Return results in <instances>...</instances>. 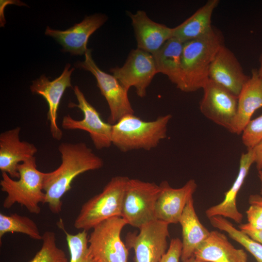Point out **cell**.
<instances>
[{
    "label": "cell",
    "mask_w": 262,
    "mask_h": 262,
    "mask_svg": "<svg viewBox=\"0 0 262 262\" xmlns=\"http://www.w3.org/2000/svg\"><path fill=\"white\" fill-rule=\"evenodd\" d=\"M219 3L218 0H209L191 16L173 28V37L184 43L199 37L210 31L212 16Z\"/></svg>",
    "instance_id": "24"
},
{
    "label": "cell",
    "mask_w": 262,
    "mask_h": 262,
    "mask_svg": "<svg viewBox=\"0 0 262 262\" xmlns=\"http://www.w3.org/2000/svg\"><path fill=\"white\" fill-rule=\"evenodd\" d=\"M201 113L207 118L229 131L235 118L238 98L209 79L202 88Z\"/></svg>",
    "instance_id": "12"
},
{
    "label": "cell",
    "mask_w": 262,
    "mask_h": 262,
    "mask_svg": "<svg viewBox=\"0 0 262 262\" xmlns=\"http://www.w3.org/2000/svg\"><path fill=\"white\" fill-rule=\"evenodd\" d=\"M17 168L19 174L17 180L1 173V191L7 194L3 207L8 209L18 203L30 213L39 214V204H45L46 197L43 190L45 172L38 169L35 157L19 164Z\"/></svg>",
    "instance_id": "4"
},
{
    "label": "cell",
    "mask_w": 262,
    "mask_h": 262,
    "mask_svg": "<svg viewBox=\"0 0 262 262\" xmlns=\"http://www.w3.org/2000/svg\"><path fill=\"white\" fill-rule=\"evenodd\" d=\"M253 164L254 157L252 149H247L246 152L241 154L237 176L231 187L225 193L224 199L220 203L210 207L205 211L206 215L209 219L213 216H220L230 218L237 223L242 222L243 215L237 207V196Z\"/></svg>",
    "instance_id": "20"
},
{
    "label": "cell",
    "mask_w": 262,
    "mask_h": 262,
    "mask_svg": "<svg viewBox=\"0 0 262 262\" xmlns=\"http://www.w3.org/2000/svg\"><path fill=\"white\" fill-rule=\"evenodd\" d=\"M194 256L202 262H247L246 253L235 248L225 234L216 230L210 231Z\"/></svg>",
    "instance_id": "21"
},
{
    "label": "cell",
    "mask_w": 262,
    "mask_h": 262,
    "mask_svg": "<svg viewBox=\"0 0 262 262\" xmlns=\"http://www.w3.org/2000/svg\"><path fill=\"white\" fill-rule=\"evenodd\" d=\"M224 42L221 31L213 26L204 35L184 43L179 90L189 93L202 88L209 79L211 65Z\"/></svg>",
    "instance_id": "2"
},
{
    "label": "cell",
    "mask_w": 262,
    "mask_h": 262,
    "mask_svg": "<svg viewBox=\"0 0 262 262\" xmlns=\"http://www.w3.org/2000/svg\"><path fill=\"white\" fill-rule=\"evenodd\" d=\"M61 164L54 170L45 173L43 190L47 204L52 213L59 214L62 208L63 196L72 188L75 178L85 172L103 166L102 159L84 142L62 143L58 147Z\"/></svg>",
    "instance_id": "1"
},
{
    "label": "cell",
    "mask_w": 262,
    "mask_h": 262,
    "mask_svg": "<svg viewBox=\"0 0 262 262\" xmlns=\"http://www.w3.org/2000/svg\"><path fill=\"white\" fill-rule=\"evenodd\" d=\"M92 50L88 49L83 62L75 64L76 67L89 71L95 77L97 86L105 98L110 110L108 122L116 123L122 117L134 114L128 97V91L113 75L101 70L94 62Z\"/></svg>",
    "instance_id": "8"
},
{
    "label": "cell",
    "mask_w": 262,
    "mask_h": 262,
    "mask_svg": "<svg viewBox=\"0 0 262 262\" xmlns=\"http://www.w3.org/2000/svg\"><path fill=\"white\" fill-rule=\"evenodd\" d=\"M252 149L254 154V164L259 170L262 164V140Z\"/></svg>",
    "instance_id": "33"
},
{
    "label": "cell",
    "mask_w": 262,
    "mask_h": 262,
    "mask_svg": "<svg viewBox=\"0 0 262 262\" xmlns=\"http://www.w3.org/2000/svg\"><path fill=\"white\" fill-rule=\"evenodd\" d=\"M262 108V78L253 69L238 97L236 114L229 131L241 134L254 113Z\"/></svg>",
    "instance_id": "19"
},
{
    "label": "cell",
    "mask_w": 262,
    "mask_h": 262,
    "mask_svg": "<svg viewBox=\"0 0 262 262\" xmlns=\"http://www.w3.org/2000/svg\"><path fill=\"white\" fill-rule=\"evenodd\" d=\"M182 229V251L183 262L194 256L199 246L208 237L210 231L201 224L196 215L193 197L187 203L179 220Z\"/></svg>",
    "instance_id": "22"
},
{
    "label": "cell",
    "mask_w": 262,
    "mask_h": 262,
    "mask_svg": "<svg viewBox=\"0 0 262 262\" xmlns=\"http://www.w3.org/2000/svg\"><path fill=\"white\" fill-rule=\"evenodd\" d=\"M250 204H256L262 206V196L260 195H251L248 198Z\"/></svg>",
    "instance_id": "34"
},
{
    "label": "cell",
    "mask_w": 262,
    "mask_h": 262,
    "mask_svg": "<svg viewBox=\"0 0 262 262\" xmlns=\"http://www.w3.org/2000/svg\"><path fill=\"white\" fill-rule=\"evenodd\" d=\"M259 67L257 69L259 76L262 78V51L259 57Z\"/></svg>",
    "instance_id": "35"
},
{
    "label": "cell",
    "mask_w": 262,
    "mask_h": 262,
    "mask_svg": "<svg viewBox=\"0 0 262 262\" xmlns=\"http://www.w3.org/2000/svg\"><path fill=\"white\" fill-rule=\"evenodd\" d=\"M127 13L131 21L137 48L153 54L173 37V28L153 21L144 11Z\"/></svg>",
    "instance_id": "18"
},
{
    "label": "cell",
    "mask_w": 262,
    "mask_h": 262,
    "mask_svg": "<svg viewBox=\"0 0 262 262\" xmlns=\"http://www.w3.org/2000/svg\"><path fill=\"white\" fill-rule=\"evenodd\" d=\"M182 262H202L196 259L194 256H193L191 258Z\"/></svg>",
    "instance_id": "37"
},
{
    "label": "cell",
    "mask_w": 262,
    "mask_h": 262,
    "mask_svg": "<svg viewBox=\"0 0 262 262\" xmlns=\"http://www.w3.org/2000/svg\"><path fill=\"white\" fill-rule=\"evenodd\" d=\"M126 225L122 217L116 216L93 229L88 237L89 249L97 262H128L129 249L120 237Z\"/></svg>",
    "instance_id": "7"
},
{
    "label": "cell",
    "mask_w": 262,
    "mask_h": 262,
    "mask_svg": "<svg viewBox=\"0 0 262 262\" xmlns=\"http://www.w3.org/2000/svg\"><path fill=\"white\" fill-rule=\"evenodd\" d=\"M57 225L66 235L70 254L69 262H97L89 249L87 231L82 230L76 234H70L65 229L61 218L58 222Z\"/></svg>",
    "instance_id": "27"
},
{
    "label": "cell",
    "mask_w": 262,
    "mask_h": 262,
    "mask_svg": "<svg viewBox=\"0 0 262 262\" xmlns=\"http://www.w3.org/2000/svg\"><path fill=\"white\" fill-rule=\"evenodd\" d=\"M171 118L172 115L167 114L152 121H145L134 114L125 115L112 125V145L123 152L150 150L166 138Z\"/></svg>",
    "instance_id": "3"
},
{
    "label": "cell",
    "mask_w": 262,
    "mask_h": 262,
    "mask_svg": "<svg viewBox=\"0 0 262 262\" xmlns=\"http://www.w3.org/2000/svg\"><path fill=\"white\" fill-rule=\"evenodd\" d=\"M160 191L155 182L129 179L126 186L121 217L128 225L139 229L157 220L155 204Z\"/></svg>",
    "instance_id": "6"
},
{
    "label": "cell",
    "mask_w": 262,
    "mask_h": 262,
    "mask_svg": "<svg viewBox=\"0 0 262 262\" xmlns=\"http://www.w3.org/2000/svg\"><path fill=\"white\" fill-rule=\"evenodd\" d=\"M184 43L172 37L152 55L158 73L167 76L179 89L182 79L181 56Z\"/></svg>",
    "instance_id": "23"
},
{
    "label": "cell",
    "mask_w": 262,
    "mask_h": 262,
    "mask_svg": "<svg viewBox=\"0 0 262 262\" xmlns=\"http://www.w3.org/2000/svg\"><path fill=\"white\" fill-rule=\"evenodd\" d=\"M20 128L4 131L0 134V170L13 179L19 178L18 165L34 157L35 146L19 138Z\"/></svg>",
    "instance_id": "17"
},
{
    "label": "cell",
    "mask_w": 262,
    "mask_h": 262,
    "mask_svg": "<svg viewBox=\"0 0 262 262\" xmlns=\"http://www.w3.org/2000/svg\"><path fill=\"white\" fill-rule=\"evenodd\" d=\"M258 170V175L259 178L261 181V194L260 195L262 196V164L260 168Z\"/></svg>",
    "instance_id": "36"
},
{
    "label": "cell",
    "mask_w": 262,
    "mask_h": 262,
    "mask_svg": "<svg viewBox=\"0 0 262 262\" xmlns=\"http://www.w3.org/2000/svg\"><path fill=\"white\" fill-rule=\"evenodd\" d=\"M20 233L33 239L42 240V235L35 222L26 216L16 213L6 215L0 213V239L8 233Z\"/></svg>",
    "instance_id": "25"
},
{
    "label": "cell",
    "mask_w": 262,
    "mask_h": 262,
    "mask_svg": "<svg viewBox=\"0 0 262 262\" xmlns=\"http://www.w3.org/2000/svg\"><path fill=\"white\" fill-rule=\"evenodd\" d=\"M70 67V65L67 64L62 74L51 81L45 75H41L32 82L30 87L33 94L40 95L46 100L50 132L52 138L58 141L63 137V132L57 124L58 110L66 89L72 87L71 75L75 70V68L69 70Z\"/></svg>",
    "instance_id": "13"
},
{
    "label": "cell",
    "mask_w": 262,
    "mask_h": 262,
    "mask_svg": "<svg viewBox=\"0 0 262 262\" xmlns=\"http://www.w3.org/2000/svg\"><path fill=\"white\" fill-rule=\"evenodd\" d=\"M242 141L247 149H252L262 140V114L251 119L242 133Z\"/></svg>",
    "instance_id": "29"
},
{
    "label": "cell",
    "mask_w": 262,
    "mask_h": 262,
    "mask_svg": "<svg viewBox=\"0 0 262 262\" xmlns=\"http://www.w3.org/2000/svg\"><path fill=\"white\" fill-rule=\"evenodd\" d=\"M246 213L248 225L256 229H262V206L250 204Z\"/></svg>",
    "instance_id": "31"
},
{
    "label": "cell",
    "mask_w": 262,
    "mask_h": 262,
    "mask_svg": "<svg viewBox=\"0 0 262 262\" xmlns=\"http://www.w3.org/2000/svg\"><path fill=\"white\" fill-rule=\"evenodd\" d=\"M103 14H94L87 16L80 23L66 30L52 29L47 26L45 32L47 35L54 38L63 47V51L72 55L85 54L88 48L90 36L107 20Z\"/></svg>",
    "instance_id": "14"
},
{
    "label": "cell",
    "mask_w": 262,
    "mask_h": 262,
    "mask_svg": "<svg viewBox=\"0 0 262 262\" xmlns=\"http://www.w3.org/2000/svg\"><path fill=\"white\" fill-rule=\"evenodd\" d=\"M73 90L78 104L70 102L68 107L80 109L83 117L81 120H76L68 114L65 115L62 120V128L67 130L86 131L97 149L109 147L112 145V125L102 120L99 112L87 100L78 86H75Z\"/></svg>",
    "instance_id": "9"
},
{
    "label": "cell",
    "mask_w": 262,
    "mask_h": 262,
    "mask_svg": "<svg viewBox=\"0 0 262 262\" xmlns=\"http://www.w3.org/2000/svg\"><path fill=\"white\" fill-rule=\"evenodd\" d=\"M169 225L155 220L140 228L138 234H127L126 246L129 250L133 249L135 262H160L168 249Z\"/></svg>",
    "instance_id": "10"
},
{
    "label": "cell",
    "mask_w": 262,
    "mask_h": 262,
    "mask_svg": "<svg viewBox=\"0 0 262 262\" xmlns=\"http://www.w3.org/2000/svg\"><path fill=\"white\" fill-rule=\"evenodd\" d=\"M129 180L125 176L113 177L101 193L82 205L75 220L74 227L87 231L107 219L121 217L123 201Z\"/></svg>",
    "instance_id": "5"
},
{
    "label": "cell",
    "mask_w": 262,
    "mask_h": 262,
    "mask_svg": "<svg viewBox=\"0 0 262 262\" xmlns=\"http://www.w3.org/2000/svg\"><path fill=\"white\" fill-rule=\"evenodd\" d=\"M42 240L41 248L29 262H69L65 251L57 246L53 231H45Z\"/></svg>",
    "instance_id": "28"
},
{
    "label": "cell",
    "mask_w": 262,
    "mask_h": 262,
    "mask_svg": "<svg viewBox=\"0 0 262 262\" xmlns=\"http://www.w3.org/2000/svg\"><path fill=\"white\" fill-rule=\"evenodd\" d=\"M240 230L251 239L262 245V229H256L249 226L247 223L239 226Z\"/></svg>",
    "instance_id": "32"
},
{
    "label": "cell",
    "mask_w": 262,
    "mask_h": 262,
    "mask_svg": "<svg viewBox=\"0 0 262 262\" xmlns=\"http://www.w3.org/2000/svg\"><path fill=\"white\" fill-rule=\"evenodd\" d=\"M160 191L155 204L157 220L170 224H177L188 200L193 197L197 184L191 179L181 187H172L167 181L159 184Z\"/></svg>",
    "instance_id": "15"
},
{
    "label": "cell",
    "mask_w": 262,
    "mask_h": 262,
    "mask_svg": "<svg viewBox=\"0 0 262 262\" xmlns=\"http://www.w3.org/2000/svg\"><path fill=\"white\" fill-rule=\"evenodd\" d=\"M110 70L127 91L134 87L140 98L146 96L147 87L158 73L152 55L138 48L130 52L123 66Z\"/></svg>",
    "instance_id": "11"
},
{
    "label": "cell",
    "mask_w": 262,
    "mask_h": 262,
    "mask_svg": "<svg viewBox=\"0 0 262 262\" xmlns=\"http://www.w3.org/2000/svg\"><path fill=\"white\" fill-rule=\"evenodd\" d=\"M249 77L245 73L234 54L225 45L222 46L211 65L209 79L238 98Z\"/></svg>",
    "instance_id": "16"
},
{
    "label": "cell",
    "mask_w": 262,
    "mask_h": 262,
    "mask_svg": "<svg viewBox=\"0 0 262 262\" xmlns=\"http://www.w3.org/2000/svg\"><path fill=\"white\" fill-rule=\"evenodd\" d=\"M181 251V241L178 238L172 239L167 251L160 262H180Z\"/></svg>",
    "instance_id": "30"
},
{
    "label": "cell",
    "mask_w": 262,
    "mask_h": 262,
    "mask_svg": "<svg viewBox=\"0 0 262 262\" xmlns=\"http://www.w3.org/2000/svg\"><path fill=\"white\" fill-rule=\"evenodd\" d=\"M209 220L213 227L226 232L231 239L242 245L253 255L257 262H262V245L235 228L225 217L216 216L209 218Z\"/></svg>",
    "instance_id": "26"
}]
</instances>
